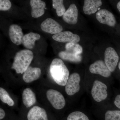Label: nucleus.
Returning <instances> with one entry per match:
<instances>
[{
    "label": "nucleus",
    "instance_id": "obj_1",
    "mask_svg": "<svg viewBox=\"0 0 120 120\" xmlns=\"http://www.w3.org/2000/svg\"><path fill=\"white\" fill-rule=\"evenodd\" d=\"M50 72L55 82L60 86H65L69 77V72L61 59L55 58L50 67Z\"/></svg>",
    "mask_w": 120,
    "mask_h": 120
},
{
    "label": "nucleus",
    "instance_id": "obj_2",
    "mask_svg": "<svg viewBox=\"0 0 120 120\" xmlns=\"http://www.w3.org/2000/svg\"><path fill=\"white\" fill-rule=\"evenodd\" d=\"M34 57V54L30 50H20L16 54L11 68L17 73L22 74L30 67Z\"/></svg>",
    "mask_w": 120,
    "mask_h": 120
},
{
    "label": "nucleus",
    "instance_id": "obj_3",
    "mask_svg": "<svg viewBox=\"0 0 120 120\" xmlns=\"http://www.w3.org/2000/svg\"><path fill=\"white\" fill-rule=\"evenodd\" d=\"M46 97L54 108L62 109L65 105V101L63 95L56 90L50 89L47 91Z\"/></svg>",
    "mask_w": 120,
    "mask_h": 120
},
{
    "label": "nucleus",
    "instance_id": "obj_4",
    "mask_svg": "<svg viewBox=\"0 0 120 120\" xmlns=\"http://www.w3.org/2000/svg\"><path fill=\"white\" fill-rule=\"evenodd\" d=\"M107 90V86L105 84L98 80H95L91 90L93 98L98 102L105 100L108 95Z\"/></svg>",
    "mask_w": 120,
    "mask_h": 120
},
{
    "label": "nucleus",
    "instance_id": "obj_5",
    "mask_svg": "<svg viewBox=\"0 0 120 120\" xmlns=\"http://www.w3.org/2000/svg\"><path fill=\"white\" fill-rule=\"evenodd\" d=\"M119 60V56L115 50L112 47H108L105 52V64L111 72L115 71Z\"/></svg>",
    "mask_w": 120,
    "mask_h": 120
},
{
    "label": "nucleus",
    "instance_id": "obj_6",
    "mask_svg": "<svg viewBox=\"0 0 120 120\" xmlns=\"http://www.w3.org/2000/svg\"><path fill=\"white\" fill-rule=\"evenodd\" d=\"M80 77L77 73H74L69 76L65 85V92L69 95H73L79 92L80 88Z\"/></svg>",
    "mask_w": 120,
    "mask_h": 120
},
{
    "label": "nucleus",
    "instance_id": "obj_7",
    "mask_svg": "<svg viewBox=\"0 0 120 120\" xmlns=\"http://www.w3.org/2000/svg\"><path fill=\"white\" fill-rule=\"evenodd\" d=\"M41 27L43 31L51 34H56L63 30L62 26L51 18H47L41 24Z\"/></svg>",
    "mask_w": 120,
    "mask_h": 120
},
{
    "label": "nucleus",
    "instance_id": "obj_8",
    "mask_svg": "<svg viewBox=\"0 0 120 120\" xmlns=\"http://www.w3.org/2000/svg\"><path fill=\"white\" fill-rule=\"evenodd\" d=\"M54 40L62 43H77L80 41L78 35L69 31H62L53 35Z\"/></svg>",
    "mask_w": 120,
    "mask_h": 120
},
{
    "label": "nucleus",
    "instance_id": "obj_9",
    "mask_svg": "<svg viewBox=\"0 0 120 120\" xmlns=\"http://www.w3.org/2000/svg\"><path fill=\"white\" fill-rule=\"evenodd\" d=\"M96 17L101 23L111 27L114 26L116 25V19L113 14L106 9H102L98 11L96 13Z\"/></svg>",
    "mask_w": 120,
    "mask_h": 120
},
{
    "label": "nucleus",
    "instance_id": "obj_10",
    "mask_svg": "<svg viewBox=\"0 0 120 120\" xmlns=\"http://www.w3.org/2000/svg\"><path fill=\"white\" fill-rule=\"evenodd\" d=\"M89 69L91 73L98 74L103 77H108L111 75V72L102 60H97L91 64Z\"/></svg>",
    "mask_w": 120,
    "mask_h": 120
},
{
    "label": "nucleus",
    "instance_id": "obj_11",
    "mask_svg": "<svg viewBox=\"0 0 120 120\" xmlns=\"http://www.w3.org/2000/svg\"><path fill=\"white\" fill-rule=\"evenodd\" d=\"M9 35L11 41L15 45H19L22 43L24 35L22 28L16 24H12L9 27Z\"/></svg>",
    "mask_w": 120,
    "mask_h": 120
},
{
    "label": "nucleus",
    "instance_id": "obj_12",
    "mask_svg": "<svg viewBox=\"0 0 120 120\" xmlns=\"http://www.w3.org/2000/svg\"><path fill=\"white\" fill-rule=\"evenodd\" d=\"M27 118V120H49L45 110L38 106H34L30 110Z\"/></svg>",
    "mask_w": 120,
    "mask_h": 120
},
{
    "label": "nucleus",
    "instance_id": "obj_13",
    "mask_svg": "<svg viewBox=\"0 0 120 120\" xmlns=\"http://www.w3.org/2000/svg\"><path fill=\"white\" fill-rule=\"evenodd\" d=\"M78 10L74 4L70 5L63 15V19L67 23L74 25L78 21Z\"/></svg>",
    "mask_w": 120,
    "mask_h": 120
},
{
    "label": "nucleus",
    "instance_id": "obj_14",
    "mask_svg": "<svg viewBox=\"0 0 120 120\" xmlns=\"http://www.w3.org/2000/svg\"><path fill=\"white\" fill-rule=\"evenodd\" d=\"M30 4L31 8L32 17L38 18L45 13L46 4L44 1L41 0H31L30 1Z\"/></svg>",
    "mask_w": 120,
    "mask_h": 120
},
{
    "label": "nucleus",
    "instance_id": "obj_15",
    "mask_svg": "<svg viewBox=\"0 0 120 120\" xmlns=\"http://www.w3.org/2000/svg\"><path fill=\"white\" fill-rule=\"evenodd\" d=\"M41 73V71L39 68H33L30 66L24 73L23 79L25 82L30 83L38 79Z\"/></svg>",
    "mask_w": 120,
    "mask_h": 120
},
{
    "label": "nucleus",
    "instance_id": "obj_16",
    "mask_svg": "<svg viewBox=\"0 0 120 120\" xmlns=\"http://www.w3.org/2000/svg\"><path fill=\"white\" fill-rule=\"evenodd\" d=\"M102 4V2L100 0H85L83 8L84 12L87 15L94 14Z\"/></svg>",
    "mask_w": 120,
    "mask_h": 120
},
{
    "label": "nucleus",
    "instance_id": "obj_17",
    "mask_svg": "<svg viewBox=\"0 0 120 120\" xmlns=\"http://www.w3.org/2000/svg\"><path fill=\"white\" fill-rule=\"evenodd\" d=\"M41 37L39 34L30 32L24 35L22 43L27 49H32L34 47L35 41L40 39Z\"/></svg>",
    "mask_w": 120,
    "mask_h": 120
},
{
    "label": "nucleus",
    "instance_id": "obj_18",
    "mask_svg": "<svg viewBox=\"0 0 120 120\" xmlns=\"http://www.w3.org/2000/svg\"><path fill=\"white\" fill-rule=\"evenodd\" d=\"M22 98L24 105L26 107H30L34 105L37 101L35 94L31 89L28 88L24 90Z\"/></svg>",
    "mask_w": 120,
    "mask_h": 120
},
{
    "label": "nucleus",
    "instance_id": "obj_19",
    "mask_svg": "<svg viewBox=\"0 0 120 120\" xmlns=\"http://www.w3.org/2000/svg\"><path fill=\"white\" fill-rule=\"evenodd\" d=\"M58 56L62 60L75 63L80 62L82 60L81 55L68 52L65 50L60 52L58 54Z\"/></svg>",
    "mask_w": 120,
    "mask_h": 120
},
{
    "label": "nucleus",
    "instance_id": "obj_20",
    "mask_svg": "<svg viewBox=\"0 0 120 120\" xmlns=\"http://www.w3.org/2000/svg\"><path fill=\"white\" fill-rule=\"evenodd\" d=\"M52 7L56 9L57 15L60 17L63 15L66 11L62 0H53Z\"/></svg>",
    "mask_w": 120,
    "mask_h": 120
},
{
    "label": "nucleus",
    "instance_id": "obj_21",
    "mask_svg": "<svg viewBox=\"0 0 120 120\" xmlns=\"http://www.w3.org/2000/svg\"><path fill=\"white\" fill-rule=\"evenodd\" d=\"M0 99L2 102L7 103L9 106H13L15 104L7 91L1 87L0 88Z\"/></svg>",
    "mask_w": 120,
    "mask_h": 120
},
{
    "label": "nucleus",
    "instance_id": "obj_22",
    "mask_svg": "<svg viewBox=\"0 0 120 120\" xmlns=\"http://www.w3.org/2000/svg\"><path fill=\"white\" fill-rule=\"evenodd\" d=\"M65 50L77 54L81 55L82 52V48L77 43H67L65 45Z\"/></svg>",
    "mask_w": 120,
    "mask_h": 120
},
{
    "label": "nucleus",
    "instance_id": "obj_23",
    "mask_svg": "<svg viewBox=\"0 0 120 120\" xmlns=\"http://www.w3.org/2000/svg\"><path fill=\"white\" fill-rule=\"evenodd\" d=\"M67 120H89L85 114L79 111H76L70 113L68 116Z\"/></svg>",
    "mask_w": 120,
    "mask_h": 120
},
{
    "label": "nucleus",
    "instance_id": "obj_24",
    "mask_svg": "<svg viewBox=\"0 0 120 120\" xmlns=\"http://www.w3.org/2000/svg\"><path fill=\"white\" fill-rule=\"evenodd\" d=\"M105 120H120V111L108 110L105 114Z\"/></svg>",
    "mask_w": 120,
    "mask_h": 120
},
{
    "label": "nucleus",
    "instance_id": "obj_25",
    "mask_svg": "<svg viewBox=\"0 0 120 120\" xmlns=\"http://www.w3.org/2000/svg\"><path fill=\"white\" fill-rule=\"evenodd\" d=\"M11 4L9 0H0V10L1 11H7L10 9L11 7Z\"/></svg>",
    "mask_w": 120,
    "mask_h": 120
},
{
    "label": "nucleus",
    "instance_id": "obj_26",
    "mask_svg": "<svg viewBox=\"0 0 120 120\" xmlns=\"http://www.w3.org/2000/svg\"><path fill=\"white\" fill-rule=\"evenodd\" d=\"M114 103L117 107L120 109V95H118L116 96Z\"/></svg>",
    "mask_w": 120,
    "mask_h": 120
},
{
    "label": "nucleus",
    "instance_id": "obj_27",
    "mask_svg": "<svg viewBox=\"0 0 120 120\" xmlns=\"http://www.w3.org/2000/svg\"><path fill=\"white\" fill-rule=\"evenodd\" d=\"M5 116V113L4 110L3 109H0V120H3Z\"/></svg>",
    "mask_w": 120,
    "mask_h": 120
},
{
    "label": "nucleus",
    "instance_id": "obj_28",
    "mask_svg": "<svg viewBox=\"0 0 120 120\" xmlns=\"http://www.w3.org/2000/svg\"><path fill=\"white\" fill-rule=\"evenodd\" d=\"M117 8L118 9V11L120 12V1H119L117 4Z\"/></svg>",
    "mask_w": 120,
    "mask_h": 120
},
{
    "label": "nucleus",
    "instance_id": "obj_29",
    "mask_svg": "<svg viewBox=\"0 0 120 120\" xmlns=\"http://www.w3.org/2000/svg\"><path fill=\"white\" fill-rule=\"evenodd\" d=\"M118 68H119V69L120 70V61L119 62V64H118Z\"/></svg>",
    "mask_w": 120,
    "mask_h": 120
}]
</instances>
